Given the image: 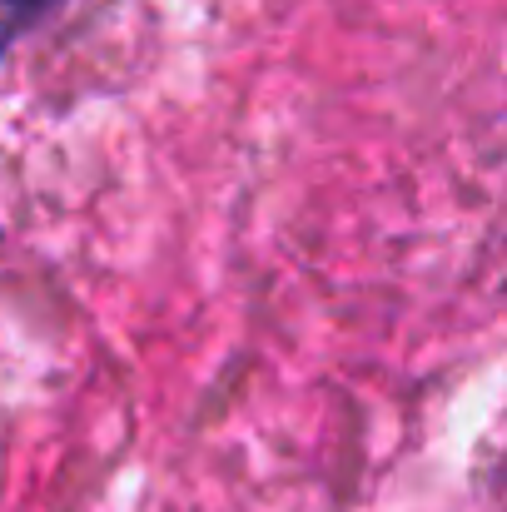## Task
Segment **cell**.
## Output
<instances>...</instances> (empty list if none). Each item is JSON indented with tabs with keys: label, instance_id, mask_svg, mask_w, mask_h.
Wrapping results in <instances>:
<instances>
[{
	"label": "cell",
	"instance_id": "1",
	"mask_svg": "<svg viewBox=\"0 0 507 512\" xmlns=\"http://www.w3.org/2000/svg\"><path fill=\"white\" fill-rule=\"evenodd\" d=\"M65 0H0V50L15 45L25 30H35L50 10H60Z\"/></svg>",
	"mask_w": 507,
	"mask_h": 512
}]
</instances>
